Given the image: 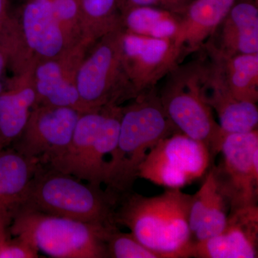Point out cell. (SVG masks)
Segmentation results:
<instances>
[{"label": "cell", "mask_w": 258, "mask_h": 258, "mask_svg": "<svg viewBox=\"0 0 258 258\" xmlns=\"http://www.w3.org/2000/svg\"><path fill=\"white\" fill-rule=\"evenodd\" d=\"M192 195L167 189L158 196L125 194L115 209V225L128 228L158 258L191 257L194 240L189 217Z\"/></svg>", "instance_id": "1"}, {"label": "cell", "mask_w": 258, "mask_h": 258, "mask_svg": "<svg viewBox=\"0 0 258 258\" xmlns=\"http://www.w3.org/2000/svg\"><path fill=\"white\" fill-rule=\"evenodd\" d=\"M121 106L119 136L106 166V189L121 198L132 191L148 152L161 140L179 133L166 115L157 86Z\"/></svg>", "instance_id": "2"}, {"label": "cell", "mask_w": 258, "mask_h": 258, "mask_svg": "<svg viewBox=\"0 0 258 258\" xmlns=\"http://www.w3.org/2000/svg\"><path fill=\"white\" fill-rule=\"evenodd\" d=\"M120 198L109 190L40 164L22 206L55 216L111 227Z\"/></svg>", "instance_id": "3"}, {"label": "cell", "mask_w": 258, "mask_h": 258, "mask_svg": "<svg viewBox=\"0 0 258 258\" xmlns=\"http://www.w3.org/2000/svg\"><path fill=\"white\" fill-rule=\"evenodd\" d=\"M111 227L20 208L12 220L10 232L50 257L108 258L105 239Z\"/></svg>", "instance_id": "4"}, {"label": "cell", "mask_w": 258, "mask_h": 258, "mask_svg": "<svg viewBox=\"0 0 258 258\" xmlns=\"http://www.w3.org/2000/svg\"><path fill=\"white\" fill-rule=\"evenodd\" d=\"M159 92L164 111L178 132L205 144L215 159L226 134L202 96L197 60L171 71Z\"/></svg>", "instance_id": "5"}, {"label": "cell", "mask_w": 258, "mask_h": 258, "mask_svg": "<svg viewBox=\"0 0 258 258\" xmlns=\"http://www.w3.org/2000/svg\"><path fill=\"white\" fill-rule=\"evenodd\" d=\"M122 32L116 29L97 40L80 64L76 83L84 113L132 100L122 64Z\"/></svg>", "instance_id": "6"}, {"label": "cell", "mask_w": 258, "mask_h": 258, "mask_svg": "<svg viewBox=\"0 0 258 258\" xmlns=\"http://www.w3.org/2000/svg\"><path fill=\"white\" fill-rule=\"evenodd\" d=\"M213 161L205 144L176 133L148 152L137 176L167 189H181L205 175Z\"/></svg>", "instance_id": "7"}, {"label": "cell", "mask_w": 258, "mask_h": 258, "mask_svg": "<svg viewBox=\"0 0 258 258\" xmlns=\"http://www.w3.org/2000/svg\"><path fill=\"white\" fill-rule=\"evenodd\" d=\"M221 160L210 169L230 210L257 205L258 130L229 134L220 148Z\"/></svg>", "instance_id": "8"}, {"label": "cell", "mask_w": 258, "mask_h": 258, "mask_svg": "<svg viewBox=\"0 0 258 258\" xmlns=\"http://www.w3.org/2000/svg\"><path fill=\"white\" fill-rule=\"evenodd\" d=\"M120 47L132 100L155 87L183 59L171 39L142 36L123 30Z\"/></svg>", "instance_id": "9"}, {"label": "cell", "mask_w": 258, "mask_h": 258, "mask_svg": "<svg viewBox=\"0 0 258 258\" xmlns=\"http://www.w3.org/2000/svg\"><path fill=\"white\" fill-rule=\"evenodd\" d=\"M82 113L68 107L37 105L11 148L42 164H50L69 146Z\"/></svg>", "instance_id": "10"}, {"label": "cell", "mask_w": 258, "mask_h": 258, "mask_svg": "<svg viewBox=\"0 0 258 258\" xmlns=\"http://www.w3.org/2000/svg\"><path fill=\"white\" fill-rule=\"evenodd\" d=\"M89 48L82 42L58 57L32 64L30 74L36 106L68 107L84 113L76 80L80 64Z\"/></svg>", "instance_id": "11"}, {"label": "cell", "mask_w": 258, "mask_h": 258, "mask_svg": "<svg viewBox=\"0 0 258 258\" xmlns=\"http://www.w3.org/2000/svg\"><path fill=\"white\" fill-rule=\"evenodd\" d=\"M197 66L202 96L216 112L224 133H248L257 129V103L240 101L232 96L207 56L197 60Z\"/></svg>", "instance_id": "12"}, {"label": "cell", "mask_w": 258, "mask_h": 258, "mask_svg": "<svg viewBox=\"0 0 258 258\" xmlns=\"http://www.w3.org/2000/svg\"><path fill=\"white\" fill-rule=\"evenodd\" d=\"M257 257V205L230 210L221 232L206 240L194 241L191 250V257Z\"/></svg>", "instance_id": "13"}, {"label": "cell", "mask_w": 258, "mask_h": 258, "mask_svg": "<svg viewBox=\"0 0 258 258\" xmlns=\"http://www.w3.org/2000/svg\"><path fill=\"white\" fill-rule=\"evenodd\" d=\"M24 48L31 64L69 50L50 0H25L18 18Z\"/></svg>", "instance_id": "14"}, {"label": "cell", "mask_w": 258, "mask_h": 258, "mask_svg": "<svg viewBox=\"0 0 258 258\" xmlns=\"http://www.w3.org/2000/svg\"><path fill=\"white\" fill-rule=\"evenodd\" d=\"M203 48L223 56L258 53V0H235Z\"/></svg>", "instance_id": "15"}, {"label": "cell", "mask_w": 258, "mask_h": 258, "mask_svg": "<svg viewBox=\"0 0 258 258\" xmlns=\"http://www.w3.org/2000/svg\"><path fill=\"white\" fill-rule=\"evenodd\" d=\"M235 0H194L181 15L179 30L173 39L183 58L203 48Z\"/></svg>", "instance_id": "16"}, {"label": "cell", "mask_w": 258, "mask_h": 258, "mask_svg": "<svg viewBox=\"0 0 258 258\" xmlns=\"http://www.w3.org/2000/svg\"><path fill=\"white\" fill-rule=\"evenodd\" d=\"M40 164L11 147L0 152V225L10 227Z\"/></svg>", "instance_id": "17"}, {"label": "cell", "mask_w": 258, "mask_h": 258, "mask_svg": "<svg viewBox=\"0 0 258 258\" xmlns=\"http://www.w3.org/2000/svg\"><path fill=\"white\" fill-rule=\"evenodd\" d=\"M37 104V97L30 69L8 81L0 93V149L11 147L21 135L32 108Z\"/></svg>", "instance_id": "18"}, {"label": "cell", "mask_w": 258, "mask_h": 258, "mask_svg": "<svg viewBox=\"0 0 258 258\" xmlns=\"http://www.w3.org/2000/svg\"><path fill=\"white\" fill-rule=\"evenodd\" d=\"M105 115V107L99 111L83 113L66 150L46 165L87 181L88 166L93 146L101 130Z\"/></svg>", "instance_id": "19"}, {"label": "cell", "mask_w": 258, "mask_h": 258, "mask_svg": "<svg viewBox=\"0 0 258 258\" xmlns=\"http://www.w3.org/2000/svg\"><path fill=\"white\" fill-rule=\"evenodd\" d=\"M230 205L220 192L212 169L203 185L192 195L189 223L195 241H201L218 235L227 222Z\"/></svg>", "instance_id": "20"}, {"label": "cell", "mask_w": 258, "mask_h": 258, "mask_svg": "<svg viewBox=\"0 0 258 258\" xmlns=\"http://www.w3.org/2000/svg\"><path fill=\"white\" fill-rule=\"evenodd\" d=\"M207 56L232 96L240 101H258V53L223 56L208 49Z\"/></svg>", "instance_id": "21"}, {"label": "cell", "mask_w": 258, "mask_h": 258, "mask_svg": "<svg viewBox=\"0 0 258 258\" xmlns=\"http://www.w3.org/2000/svg\"><path fill=\"white\" fill-rule=\"evenodd\" d=\"M181 15L149 7H136L120 13L124 31L154 38L173 39L179 30Z\"/></svg>", "instance_id": "22"}, {"label": "cell", "mask_w": 258, "mask_h": 258, "mask_svg": "<svg viewBox=\"0 0 258 258\" xmlns=\"http://www.w3.org/2000/svg\"><path fill=\"white\" fill-rule=\"evenodd\" d=\"M80 6L83 42L88 46L122 28L118 0H80Z\"/></svg>", "instance_id": "23"}, {"label": "cell", "mask_w": 258, "mask_h": 258, "mask_svg": "<svg viewBox=\"0 0 258 258\" xmlns=\"http://www.w3.org/2000/svg\"><path fill=\"white\" fill-rule=\"evenodd\" d=\"M70 48L83 42L80 0H50ZM84 43V42H83Z\"/></svg>", "instance_id": "24"}, {"label": "cell", "mask_w": 258, "mask_h": 258, "mask_svg": "<svg viewBox=\"0 0 258 258\" xmlns=\"http://www.w3.org/2000/svg\"><path fill=\"white\" fill-rule=\"evenodd\" d=\"M105 241L108 258H158L131 232H120L117 226L108 229Z\"/></svg>", "instance_id": "25"}, {"label": "cell", "mask_w": 258, "mask_h": 258, "mask_svg": "<svg viewBox=\"0 0 258 258\" xmlns=\"http://www.w3.org/2000/svg\"><path fill=\"white\" fill-rule=\"evenodd\" d=\"M194 0H118L120 13L136 7H149L182 15Z\"/></svg>", "instance_id": "26"}, {"label": "cell", "mask_w": 258, "mask_h": 258, "mask_svg": "<svg viewBox=\"0 0 258 258\" xmlns=\"http://www.w3.org/2000/svg\"><path fill=\"white\" fill-rule=\"evenodd\" d=\"M39 252L28 241L18 236L9 237L0 247V258H36Z\"/></svg>", "instance_id": "27"}, {"label": "cell", "mask_w": 258, "mask_h": 258, "mask_svg": "<svg viewBox=\"0 0 258 258\" xmlns=\"http://www.w3.org/2000/svg\"><path fill=\"white\" fill-rule=\"evenodd\" d=\"M18 27V18L9 12V0H0V42L8 41Z\"/></svg>", "instance_id": "28"}, {"label": "cell", "mask_w": 258, "mask_h": 258, "mask_svg": "<svg viewBox=\"0 0 258 258\" xmlns=\"http://www.w3.org/2000/svg\"><path fill=\"white\" fill-rule=\"evenodd\" d=\"M9 66V53L6 48L0 45V93L5 90L3 78L5 71Z\"/></svg>", "instance_id": "29"}, {"label": "cell", "mask_w": 258, "mask_h": 258, "mask_svg": "<svg viewBox=\"0 0 258 258\" xmlns=\"http://www.w3.org/2000/svg\"><path fill=\"white\" fill-rule=\"evenodd\" d=\"M10 237V227L0 225V247Z\"/></svg>", "instance_id": "30"}, {"label": "cell", "mask_w": 258, "mask_h": 258, "mask_svg": "<svg viewBox=\"0 0 258 258\" xmlns=\"http://www.w3.org/2000/svg\"><path fill=\"white\" fill-rule=\"evenodd\" d=\"M1 151H2V150H1V149H0V152H1Z\"/></svg>", "instance_id": "31"}]
</instances>
